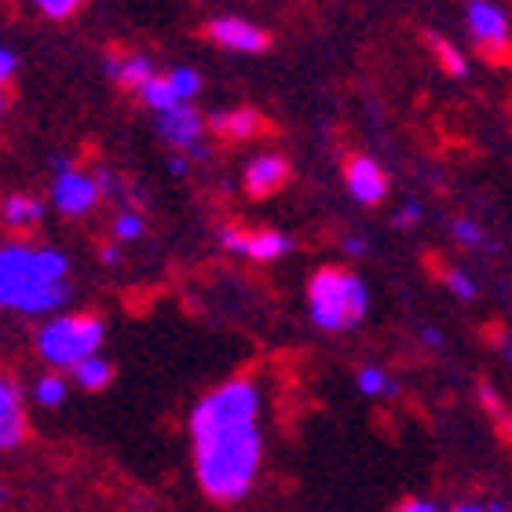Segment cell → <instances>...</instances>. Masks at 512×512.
Instances as JSON below:
<instances>
[{"label": "cell", "instance_id": "6da1fadb", "mask_svg": "<svg viewBox=\"0 0 512 512\" xmlns=\"http://www.w3.org/2000/svg\"><path fill=\"white\" fill-rule=\"evenodd\" d=\"M260 406L264 395L249 377H231L194 406V476L213 502L235 505L253 491L264 465Z\"/></svg>", "mask_w": 512, "mask_h": 512}, {"label": "cell", "instance_id": "7a4b0ae2", "mask_svg": "<svg viewBox=\"0 0 512 512\" xmlns=\"http://www.w3.org/2000/svg\"><path fill=\"white\" fill-rule=\"evenodd\" d=\"M70 300V260L59 249L0 246V308L44 315Z\"/></svg>", "mask_w": 512, "mask_h": 512}, {"label": "cell", "instance_id": "3957f363", "mask_svg": "<svg viewBox=\"0 0 512 512\" xmlns=\"http://www.w3.org/2000/svg\"><path fill=\"white\" fill-rule=\"evenodd\" d=\"M370 308V293L359 275H352L348 267H322L308 282V311L311 322L326 333H344L355 330L366 319Z\"/></svg>", "mask_w": 512, "mask_h": 512}, {"label": "cell", "instance_id": "277c9868", "mask_svg": "<svg viewBox=\"0 0 512 512\" xmlns=\"http://www.w3.org/2000/svg\"><path fill=\"white\" fill-rule=\"evenodd\" d=\"M107 341V322L99 319L96 311H74V315H55L41 326L37 333V352L55 374L70 370L96 359L99 348Z\"/></svg>", "mask_w": 512, "mask_h": 512}, {"label": "cell", "instance_id": "5b68a950", "mask_svg": "<svg viewBox=\"0 0 512 512\" xmlns=\"http://www.w3.org/2000/svg\"><path fill=\"white\" fill-rule=\"evenodd\" d=\"M103 198V187L92 172L74 169L70 158H55V183H52V202L63 216H88Z\"/></svg>", "mask_w": 512, "mask_h": 512}, {"label": "cell", "instance_id": "8992f818", "mask_svg": "<svg viewBox=\"0 0 512 512\" xmlns=\"http://www.w3.org/2000/svg\"><path fill=\"white\" fill-rule=\"evenodd\" d=\"M469 33L476 48H480L491 63H505L512 55V30H509V19H505L502 8H494V4H469Z\"/></svg>", "mask_w": 512, "mask_h": 512}, {"label": "cell", "instance_id": "52a82bcc", "mask_svg": "<svg viewBox=\"0 0 512 512\" xmlns=\"http://www.w3.org/2000/svg\"><path fill=\"white\" fill-rule=\"evenodd\" d=\"M220 246L227 253H238L246 260H256V264H271L278 256H286L293 249L286 235L278 231H242V227H220Z\"/></svg>", "mask_w": 512, "mask_h": 512}, {"label": "cell", "instance_id": "ba28073f", "mask_svg": "<svg viewBox=\"0 0 512 512\" xmlns=\"http://www.w3.org/2000/svg\"><path fill=\"white\" fill-rule=\"evenodd\" d=\"M205 37L213 44H220V48H227V52H246V55L264 52L267 44H271L267 30H260V26L249 19H238V15L209 19L205 22Z\"/></svg>", "mask_w": 512, "mask_h": 512}, {"label": "cell", "instance_id": "9c48e42d", "mask_svg": "<svg viewBox=\"0 0 512 512\" xmlns=\"http://www.w3.org/2000/svg\"><path fill=\"white\" fill-rule=\"evenodd\" d=\"M205 128H209V121H205L191 103H183V107H172V110H165V114H158V132L172 150H187V154H194V150L202 147Z\"/></svg>", "mask_w": 512, "mask_h": 512}, {"label": "cell", "instance_id": "30bf717a", "mask_svg": "<svg viewBox=\"0 0 512 512\" xmlns=\"http://www.w3.org/2000/svg\"><path fill=\"white\" fill-rule=\"evenodd\" d=\"M344 183H348V194L359 205H381L384 194H388V172L366 154H355V158L344 161Z\"/></svg>", "mask_w": 512, "mask_h": 512}, {"label": "cell", "instance_id": "8fae6325", "mask_svg": "<svg viewBox=\"0 0 512 512\" xmlns=\"http://www.w3.org/2000/svg\"><path fill=\"white\" fill-rule=\"evenodd\" d=\"M293 176V165H289L282 154H260L246 165V176H242V187H246L249 198H271L289 183Z\"/></svg>", "mask_w": 512, "mask_h": 512}, {"label": "cell", "instance_id": "7c38bea8", "mask_svg": "<svg viewBox=\"0 0 512 512\" xmlns=\"http://www.w3.org/2000/svg\"><path fill=\"white\" fill-rule=\"evenodd\" d=\"M26 406L22 392L15 388L11 377L0 374V450H15L26 443Z\"/></svg>", "mask_w": 512, "mask_h": 512}, {"label": "cell", "instance_id": "4fadbf2b", "mask_svg": "<svg viewBox=\"0 0 512 512\" xmlns=\"http://www.w3.org/2000/svg\"><path fill=\"white\" fill-rule=\"evenodd\" d=\"M209 132L220 139H249L256 132H264V118L253 107L216 110L213 118H209Z\"/></svg>", "mask_w": 512, "mask_h": 512}, {"label": "cell", "instance_id": "5bb4252c", "mask_svg": "<svg viewBox=\"0 0 512 512\" xmlns=\"http://www.w3.org/2000/svg\"><path fill=\"white\" fill-rule=\"evenodd\" d=\"M107 70L121 88H128V92H143L147 81L154 77V66H150L147 55H110Z\"/></svg>", "mask_w": 512, "mask_h": 512}, {"label": "cell", "instance_id": "9a60e30c", "mask_svg": "<svg viewBox=\"0 0 512 512\" xmlns=\"http://www.w3.org/2000/svg\"><path fill=\"white\" fill-rule=\"evenodd\" d=\"M0 216H4V224L11 231H33V227L44 220V205L41 198H33V194H8L4 202H0Z\"/></svg>", "mask_w": 512, "mask_h": 512}, {"label": "cell", "instance_id": "2e32d148", "mask_svg": "<svg viewBox=\"0 0 512 512\" xmlns=\"http://www.w3.org/2000/svg\"><path fill=\"white\" fill-rule=\"evenodd\" d=\"M110 381H114V366H110L103 355L88 359V363H81L74 370V384L77 388H85V392H103Z\"/></svg>", "mask_w": 512, "mask_h": 512}, {"label": "cell", "instance_id": "e0dca14e", "mask_svg": "<svg viewBox=\"0 0 512 512\" xmlns=\"http://www.w3.org/2000/svg\"><path fill=\"white\" fill-rule=\"evenodd\" d=\"M428 48H432V55L439 59V66H443V74L450 77H465L469 74V59L454 48V44L447 41V37H439V33H428Z\"/></svg>", "mask_w": 512, "mask_h": 512}, {"label": "cell", "instance_id": "ac0fdd59", "mask_svg": "<svg viewBox=\"0 0 512 512\" xmlns=\"http://www.w3.org/2000/svg\"><path fill=\"white\" fill-rule=\"evenodd\" d=\"M66 388H70L66 377L52 370V374H41L37 381H33V399H37L41 406H48V410H55V406L66 403Z\"/></svg>", "mask_w": 512, "mask_h": 512}, {"label": "cell", "instance_id": "d6986e66", "mask_svg": "<svg viewBox=\"0 0 512 512\" xmlns=\"http://www.w3.org/2000/svg\"><path fill=\"white\" fill-rule=\"evenodd\" d=\"M143 96V103H147L154 114H165V110H172V107H183L180 99L172 96V88H169V81H165V74H154L147 81V88L139 92Z\"/></svg>", "mask_w": 512, "mask_h": 512}, {"label": "cell", "instance_id": "ffe728a7", "mask_svg": "<svg viewBox=\"0 0 512 512\" xmlns=\"http://www.w3.org/2000/svg\"><path fill=\"white\" fill-rule=\"evenodd\" d=\"M165 81H169L172 96L180 99V103H191V99L202 92V74H198V70H191V66H176V70H169V74H165Z\"/></svg>", "mask_w": 512, "mask_h": 512}, {"label": "cell", "instance_id": "44dd1931", "mask_svg": "<svg viewBox=\"0 0 512 512\" xmlns=\"http://www.w3.org/2000/svg\"><path fill=\"white\" fill-rule=\"evenodd\" d=\"M143 231H147V220H143V213H136V209H121V213L114 216V238H118V242H136V238H143Z\"/></svg>", "mask_w": 512, "mask_h": 512}, {"label": "cell", "instance_id": "7402d4cb", "mask_svg": "<svg viewBox=\"0 0 512 512\" xmlns=\"http://www.w3.org/2000/svg\"><path fill=\"white\" fill-rule=\"evenodd\" d=\"M359 392L363 395H388L395 392V381H388V374H384L381 366H366V370H359Z\"/></svg>", "mask_w": 512, "mask_h": 512}, {"label": "cell", "instance_id": "603a6c76", "mask_svg": "<svg viewBox=\"0 0 512 512\" xmlns=\"http://www.w3.org/2000/svg\"><path fill=\"white\" fill-rule=\"evenodd\" d=\"M443 282H447V289L454 293L458 300H472L480 289H476V282H472L465 271H458V267H450V271H443Z\"/></svg>", "mask_w": 512, "mask_h": 512}, {"label": "cell", "instance_id": "cb8c5ba5", "mask_svg": "<svg viewBox=\"0 0 512 512\" xmlns=\"http://www.w3.org/2000/svg\"><path fill=\"white\" fill-rule=\"evenodd\" d=\"M15 66H19L15 52L0 44V114L8 110V81H11V74H15Z\"/></svg>", "mask_w": 512, "mask_h": 512}, {"label": "cell", "instance_id": "d4e9b609", "mask_svg": "<svg viewBox=\"0 0 512 512\" xmlns=\"http://www.w3.org/2000/svg\"><path fill=\"white\" fill-rule=\"evenodd\" d=\"M454 238L461 246H483V227L469 216H461V220H454Z\"/></svg>", "mask_w": 512, "mask_h": 512}, {"label": "cell", "instance_id": "484cf974", "mask_svg": "<svg viewBox=\"0 0 512 512\" xmlns=\"http://www.w3.org/2000/svg\"><path fill=\"white\" fill-rule=\"evenodd\" d=\"M37 8H41L48 19H70L77 11V0H41Z\"/></svg>", "mask_w": 512, "mask_h": 512}, {"label": "cell", "instance_id": "4316f807", "mask_svg": "<svg viewBox=\"0 0 512 512\" xmlns=\"http://www.w3.org/2000/svg\"><path fill=\"white\" fill-rule=\"evenodd\" d=\"M480 399H483V406H487V414L498 417V421H505V406L498 403V395H494L491 384H480Z\"/></svg>", "mask_w": 512, "mask_h": 512}, {"label": "cell", "instance_id": "83f0119b", "mask_svg": "<svg viewBox=\"0 0 512 512\" xmlns=\"http://www.w3.org/2000/svg\"><path fill=\"white\" fill-rule=\"evenodd\" d=\"M417 220H421V205L417 202H406L403 209H399V216H395V224L399 227H414Z\"/></svg>", "mask_w": 512, "mask_h": 512}, {"label": "cell", "instance_id": "f1b7e54d", "mask_svg": "<svg viewBox=\"0 0 512 512\" xmlns=\"http://www.w3.org/2000/svg\"><path fill=\"white\" fill-rule=\"evenodd\" d=\"M395 512H439L432 502H421V498H410V502H403Z\"/></svg>", "mask_w": 512, "mask_h": 512}, {"label": "cell", "instance_id": "f546056e", "mask_svg": "<svg viewBox=\"0 0 512 512\" xmlns=\"http://www.w3.org/2000/svg\"><path fill=\"white\" fill-rule=\"evenodd\" d=\"M344 253H352V256H363V253H366V238H359V235L344 238Z\"/></svg>", "mask_w": 512, "mask_h": 512}, {"label": "cell", "instance_id": "4dcf8cb0", "mask_svg": "<svg viewBox=\"0 0 512 512\" xmlns=\"http://www.w3.org/2000/svg\"><path fill=\"white\" fill-rule=\"evenodd\" d=\"M99 260H103V264H118L121 260V253L114 246H103V253H99Z\"/></svg>", "mask_w": 512, "mask_h": 512}, {"label": "cell", "instance_id": "1f68e13d", "mask_svg": "<svg viewBox=\"0 0 512 512\" xmlns=\"http://www.w3.org/2000/svg\"><path fill=\"white\" fill-rule=\"evenodd\" d=\"M169 172H172V176H187V158H172Z\"/></svg>", "mask_w": 512, "mask_h": 512}, {"label": "cell", "instance_id": "d6a6232c", "mask_svg": "<svg viewBox=\"0 0 512 512\" xmlns=\"http://www.w3.org/2000/svg\"><path fill=\"white\" fill-rule=\"evenodd\" d=\"M425 341L432 344V348H439V344H443V333H439V330H432V326H428V330H425Z\"/></svg>", "mask_w": 512, "mask_h": 512}, {"label": "cell", "instance_id": "836d02e7", "mask_svg": "<svg viewBox=\"0 0 512 512\" xmlns=\"http://www.w3.org/2000/svg\"><path fill=\"white\" fill-rule=\"evenodd\" d=\"M450 512H487V509H483V505H454Z\"/></svg>", "mask_w": 512, "mask_h": 512}, {"label": "cell", "instance_id": "e575fe53", "mask_svg": "<svg viewBox=\"0 0 512 512\" xmlns=\"http://www.w3.org/2000/svg\"><path fill=\"white\" fill-rule=\"evenodd\" d=\"M487 512H509V505H505V502H491V505H487Z\"/></svg>", "mask_w": 512, "mask_h": 512}, {"label": "cell", "instance_id": "d590c367", "mask_svg": "<svg viewBox=\"0 0 512 512\" xmlns=\"http://www.w3.org/2000/svg\"><path fill=\"white\" fill-rule=\"evenodd\" d=\"M502 352H505V359L512 363V341H502Z\"/></svg>", "mask_w": 512, "mask_h": 512}, {"label": "cell", "instance_id": "8d00e7d4", "mask_svg": "<svg viewBox=\"0 0 512 512\" xmlns=\"http://www.w3.org/2000/svg\"><path fill=\"white\" fill-rule=\"evenodd\" d=\"M0 502H8V491H4V487H0Z\"/></svg>", "mask_w": 512, "mask_h": 512}]
</instances>
